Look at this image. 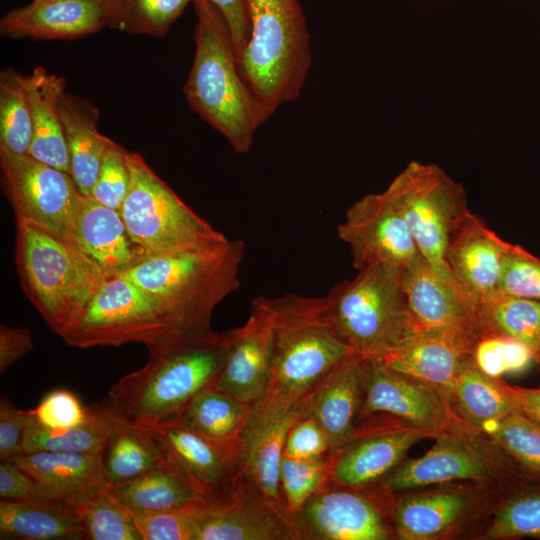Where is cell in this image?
<instances>
[{
	"label": "cell",
	"instance_id": "9a60e30c",
	"mask_svg": "<svg viewBox=\"0 0 540 540\" xmlns=\"http://www.w3.org/2000/svg\"><path fill=\"white\" fill-rule=\"evenodd\" d=\"M394 494L379 485L352 488L327 483L292 517L299 540L396 539Z\"/></svg>",
	"mask_w": 540,
	"mask_h": 540
},
{
	"label": "cell",
	"instance_id": "f907efd6",
	"mask_svg": "<svg viewBox=\"0 0 540 540\" xmlns=\"http://www.w3.org/2000/svg\"><path fill=\"white\" fill-rule=\"evenodd\" d=\"M30 420L29 410L16 407L7 397L0 399V459L9 460L23 453Z\"/></svg>",
	"mask_w": 540,
	"mask_h": 540
},
{
	"label": "cell",
	"instance_id": "9c48e42d",
	"mask_svg": "<svg viewBox=\"0 0 540 540\" xmlns=\"http://www.w3.org/2000/svg\"><path fill=\"white\" fill-rule=\"evenodd\" d=\"M434 440L426 453L417 458H406L377 485L395 494L454 481L508 487L526 478L503 449L471 424L442 431Z\"/></svg>",
	"mask_w": 540,
	"mask_h": 540
},
{
	"label": "cell",
	"instance_id": "cb8c5ba5",
	"mask_svg": "<svg viewBox=\"0 0 540 540\" xmlns=\"http://www.w3.org/2000/svg\"><path fill=\"white\" fill-rule=\"evenodd\" d=\"M272 363V327L258 297L244 325L232 329L224 367L214 386L252 405L266 391Z\"/></svg>",
	"mask_w": 540,
	"mask_h": 540
},
{
	"label": "cell",
	"instance_id": "83f0119b",
	"mask_svg": "<svg viewBox=\"0 0 540 540\" xmlns=\"http://www.w3.org/2000/svg\"><path fill=\"white\" fill-rule=\"evenodd\" d=\"M367 357L351 352L310 392L309 415L327 434L330 450L354 433L362 401Z\"/></svg>",
	"mask_w": 540,
	"mask_h": 540
},
{
	"label": "cell",
	"instance_id": "2e32d148",
	"mask_svg": "<svg viewBox=\"0 0 540 540\" xmlns=\"http://www.w3.org/2000/svg\"><path fill=\"white\" fill-rule=\"evenodd\" d=\"M437 435L386 417L360 421L346 442L328 452L329 483L352 488L374 486L406 459L412 446Z\"/></svg>",
	"mask_w": 540,
	"mask_h": 540
},
{
	"label": "cell",
	"instance_id": "44dd1931",
	"mask_svg": "<svg viewBox=\"0 0 540 540\" xmlns=\"http://www.w3.org/2000/svg\"><path fill=\"white\" fill-rule=\"evenodd\" d=\"M509 245L469 209L456 222L446 262L460 290L476 306L498 292Z\"/></svg>",
	"mask_w": 540,
	"mask_h": 540
},
{
	"label": "cell",
	"instance_id": "8fae6325",
	"mask_svg": "<svg viewBox=\"0 0 540 540\" xmlns=\"http://www.w3.org/2000/svg\"><path fill=\"white\" fill-rule=\"evenodd\" d=\"M492 483L454 481L394 494L391 521L396 539L471 538L502 491Z\"/></svg>",
	"mask_w": 540,
	"mask_h": 540
},
{
	"label": "cell",
	"instance_id": "74e56055",
	"mask_svg": "<svg viewBox=\"0 0 540 540\" xmlns=\"http://www.w3.org/2000/svg\"><path fill=\"white\" fill-rule=\"evenodd\" d=\"M113 423L114 419L99 403L89 406V416L83 423L64 430L47 429L39 424L30 413L23 453L37 451L102 453L112 431Z\"/></svg>",
	"mask_w": 540,
	"mask_h": 540
},
{
	"label": "cell",
	"instance_id": "f6af8a7d",
	"mask_svg": "<svg viewBox=\"0 0 540 540\" xmlns=\"http://www.w3.org/2000/svg\"><path fill=\"white\" fill-rule=\"evenodd\" d=\"M128 150L109 138L90 196L121 211L130 186Z\"/></svg>",
	"mask_w": 540,
	"mask_h": 540
},
{
	"label": "cell",
	"instance_id": "4fadbf2b",
	"mask_svg": "<svg viewBox=\"0 0 540 540\" xmlns=\"http://www.w3.org/2000/svg\"><path fill=\"white\" fill-rule=\"evenodd\" d=\"M309 414V395L291 399L265 392L251 405L235 444L236 482L288 516L280 490V467L287 434Z\"/></svg>",
	"mask_w": 540,
	"mask_h": 540
},
{
	"label": "cell",
	"instance_id": "ba28073f",
	"mask_svg": "<svg viewBox=\"0 0 540 540\" xmlns=\"http://www.w3.org/2000/svg\"><path fill=\"white\" fill-rule=\"evenodd\" d=\"M130 186L121 214L148 258L210 246L227 237L194 212L148 165L128 151Z\"/></svg>",
	"mask_w": 540,
	"mask_h": 540
},
{
	"label": "cell",
	"instance_id": "7c38bea8",
	"mask_svg": "<svg viewBox=\"0 0 540 540\" xmlns=\"http://www.w3.org/2000/svg\"><path fill=\"white\" fill-rule=\"evenodd\" d=\"M0 171L16 225L41 229L76 246L74 226L81 193L70 173L2 147Z\"/></svg>",
	"mask_w": 540,
	"mask_h": 540
},
{
	"label": "cell",
	"instance_id": "3957f363",
	"mask_svg": "<svg viewBox=\"0 0 540 540\" xmlns=\"http://www.w3.org/2000/svg\"><path fill=\"white\" fill-rule=\"evenodd\" d=\"M195 54L183 93L190 108L237 153L250 150L268 114L243 80L227 22L209 0H193Z\"/></svg>",
	"mask_w": 540,
	"mask_h": 540
},
{
	"label": "cell",
	"instance_id": "e575fe53",
	"mask_svg": "<svg viewBox=\"0 0 540 540\" xmlns=\"http://www.w3.org/2000/svg\"><path fill=\"white\" fill-rule=\"evenodd\" d=\"M480 335L493 333L508 337L532 354L540 346V301L496 292L477 305Z\"/></svg>",
	"mask_w": 540,
	"mask_h": 540
},
{
	"label": "cell",
	"instance_id": "8d00e7d4",
	"mask_svg": "<svg viewBox=\"0 0 540 540\" xmlns=\"http://www.w3.org/2000/svg\"><path fill=\"white\" fill-rule=\"evenodd\" d=\"M250 409L251 405L211 385L195 395L175 418L207 438L235 442Z\"/></svg>",
	"mask_w": 540,
	"mask_h": 540
},
{
	"label": "cell",
	"instance_id": "9f6ffc18",
	"mask_svg": "<svg viewBox=\"0 0 540 540\" xmlns=\"http://www.w3.org/2000/svg\"><path fill=\"white\" fill-rule=\"evenodd\" d=\"M534 361L537 363L539 369H540V346H539V349H538V352L534 358Z\"/></svg>",
	"mask_w": 540,
	"mask_h": 540
},
{
	"label": "cell",
	"instance_id": "d6a6232c",
	"mask_svg": "<svg viewBox=\"0 0 540 540\" xmlns=\"http://www.w3.org/2000/svg\"><path fill=\"white\" fill-rule=\"evenodd\" d=\"M472 539H540V481L522 478L506 487Z\"/></svg>",
	"mask_w": 540,
	"mask_h": 540
},
{
	"label": "cell",
	"instance_id": "6da1fadb",
	"mask_svg": "<svg viewBox=\"0 0 540 540\" xmlns=\"http://www.w3.org/2000/svg\"><path fill=\"white\" fill-rule=\"evenodd\" d=\"M232 330L170 336L147 347L149 358L99 402L114 419L136 426L175 418L199 392L214 385L230 348Z\"/></svg>",
	"mask_w": 540,
	"mask_h": 540
},
{
	"label": "cell",
	"instance_id": "7a4b0ae2",
	"mask_svg": "<svg viewBox=\"0 0 540 540\" xmlns=\"http://www.w3.org/2000/svg\"><path fill=\"white\" fill-rule=\"evenodd\" d=\"M241 240L147 258L120 274L141 288L178 334L211 329L212 314L240 286Z\"/></svg>",
	"mask_w": 540,
	"mask_h": 540
},
{
	"label": "cell",
	"instance_id": "d4e9b609",
	"mask_svg": "<svg viewBox=\"0 0 540 540\" xmlns=\"http://www.w3.org/2000/svg\"><path fill=\"white\" fill-rule=\"evenodd\" d=\"M102 453L37 451L11 460L41 484L53 500L76 509L112 486Z\"/></svg>",
	"mask_w": 540,
	"mask_h": 540
},
{
	"label": "cell",
	"instance_id": "ee69618b",
	"mask_svg": "<svg viewBox=\"0 0 540 540\" xmlns=\"http://www.w3.org/2000/svg\"><path fill=\"white\" fill-rule=\"evenodd\" d=\"M471 360L485 374L500 378L521 370L533 357L525 346L508 337L483 333L475 341Z\"/></svg>",
	"mask_w": 540,
	"mask_h": 540
},
{
	"label": "cell",
	"instance_id": "603a6c76",
	"mask_svg": "<svg viewBox=\"0 0 540 540\" xmlns=\"http://www.w3.org/2000/svg\"><path fill=\"white\" fill-rule=\"evenodd\" d=\"M403 290L416 331H463L480 335L477 306L423 257L404 268Z\"/></svg>",
	"mask_w": 540,
	"mask_h": 540
},
{
	"label": "cell",
	"instance_id": "f546056e",
	"mask_svg": "<svg viewBox=\"0 0 540 540\" xmlns=\"http://www.w3.org/2000/svg\"><path fill=\"white\" fill-rule=\"evenodd\" d=\"M70 174L82 195L90 196L109 138L98 130L100 112L91 101L65 91L59 99Z\"/></svg>",
	"mask_w": 540,
	"mask_h": 540
},
{
	"label": "cell",
	"instance_id": "ab89813d",
	"mask_svg": "<svg viewBox=\"0 0 540 540\" xmlns=\"http://www.w3.org/2000/svg\"><path fill=\"white\" fill-rule=\"evenodd\" d=\"M33 128L22 74L13 69L0 73V147L28 154Z\"/></svg>",
	"mask_w": 540,
	"mask_h": 540
},
{
	"label": "cell",
	"instance_id": "d590c367",
	"mask_svg": "<svg viewBox=\"0 0 540 540\" xmlns=\"http://www.w3.org/2000/svg\"><path fill=\"white\" fill-rule=\"evenodd\" d=\"M102 454L112 486L167 466L159 449L143 428L117 419H114Z\"/></svg>",
	"mask_w": 540,
	"mask_h": 540
},
{
	"label": "cell",
	"instance_id": "5b68a950",
	"mask_svg": "<svg viewBox=\"0 0 540 540\" xmlns=\"http://www.w3.org/2000/svg\"><path fill=\"white\" fill-rule=\"evenodd\" d=\"M258 298L272 327L271 373L265 392L303 398L352 351L333 328L325 295Z\"/></svg>",
	"mask_w": 540,
	"mask_h": 540
},
{
	"label": "cell",
	"instance_id": "277c9868",
	"mask_svg": "<svg viewBox=\"0 0 540 540\" xmlns=\"http://www.w3.org/2000/svg\"><path fill=\"white\" fill-rule=\"evenodd\" d=\"M16 226L14 260L21 289L49 328L63 338L108 276L78 247L41 229Z\"/></svg>",
	"mask_w": 540,
	"mask_h": 540
},
{
	"label": "cell",
	"instance_id": "7402d4cb",
	"mask_svg": "<svg viewBox=\"0 0 540 540\" xmlns=\"http://www.w3.org/2000/svg\"><path fill=\"white\" fill-rule=\"evenodd\" d=\"M478 337L463 331L419 330L374 360L430 384L447 396L457 373L471 360Z\"/></svg>",
	"mask_w": 540,
	"mask_h": 540
},
{
	"label": "cell",
	"instance_id": "60d3db41",
	"mask_svg": "<svg viewBox=\"0 0 540 540\" xmlns=\"http://www.w3.org/2000/svg\"><path fill=\"white\" fill-rule=\"evenodd\" d=\"M484 432L512 458L526 478L540 481L538 423L521 413H513L490 425Z\"/></svg>",
	"mask_w": 540,
	"mask_h": 540
},
{
	"label": "cell",
	"instance_id": "bcb514c9",
	"mask_svg": "<svg viewBox=\"0 0 540 540\" xmlns=\"http://www.w3.org/2000/svg\"><path fill=\"white\" fill-rule=\"evenodd\" d=\"M498 292L540 301V258L522 246L510 243Z\"/></svg>",
	"mask_w": 540,
	"mask_h": 540
},
{
	"label": "cell",
	"instance_id": "f35d334b",
	"mask_svg": "<svg viewBox=\"0 0 540 540\" xmlns=\"http://www.w3.org/2000/svg\"><path fill=\"white\" fill-rule=\"evenodd\" d=\"M193 0H100L105 27L163 37Z\"/></svg>",
	"mask_w": 540,
	"mask_h": 540
},
{
	"label": "cell",
	"instance_id": "816d5d0a",
	"mask_svg": "<svg viewBox=\"0 0 540 540\" xmlns=\"http://www.w3.org/2000/svg\"><path fill=\"white\" fill-rule=\"evenodd\" d=\"M1 500H53L45 488L20 468L13 460L0 463Z\"/></svg>",
	"mask_w": 540,
	"mask_h": 540
},
{
	"label": "cell",
	"instance_id": "f1b7e54d",
	"mask_svg": "<svg viewBox=\"0 0 540 540\" xmlns=\"http://www.w3.org/2000/svg\"><path fill=\"white\" fill-rule=\"evenodd\" d=\"M22 80L30 105L32 142L28 154L57 169L70 173L69 154L63 134L59 99L66 91L65 78L41 66Z\"/></svg>",
	"mask_w": 540,
	"mask_h": 540
},
{
	"label": "cell",
	"instance_id": "db71d44e",
	"mask_svg": "<svg viewBox=\"0 0 540 540\" xmlns=\"http://www.w3.org/2000/svg\"><path fill=\"white\" fill-rule=\"evenodd\" d=\"M34 347L31 331L26 327L0 325V372H4Z\"/></svg>",
	"mask_w": 540,
	"mask_h": 540
},
{
	"label": "cell",
	"instance_id": "f5cc1de1",
	"mask_svg": "<svg viewBox=\"0 0 540 540\" xmlns=\"http://www.w3.org/2000/svg\"><path fill=\"white\" fill-rule=\"evenodd\" d=\"M223 14L231 33L237 62L250 38V23L246 14L243 0H209Z\"/></svg>",
	"mask_w": 540,
	"mask_h": 540
},
{
	"label": "cell",
	"instance_id": "484cf974",
	"mask_svg": "<svg viewBox=\"0 0 540 540\" xmlns=\"http://www.w3.org/2000/svg\"><path fill=\"white\" fill-rule=\"evenodd\" d=\"M103 28L100 0H32L0 20L1 35L13 39L71 40Z\"/></svg>",
	"mask_w": 540,
	"mask_h": 540
},
{
	"label": "cell",
	"instance_id": "52a82bcc",
	"mask_svg": "<svg viewBox=\"0 0 540 540\" xmlns=\"http://www.w3.org/2000/svg\"><path fill=\"white\" fill-rule=\"evenodd\" d=\"M403 270L368 267L325 294L333 328L352 352L374 359L416 332L405 301Z\"/></svg>",
	"mask_w": 540,
	"mask_h": 540
},
{
	"label": "cell",
	"instance_id": "7bdbcfd3",
	"mask_svg": "<svg viewBox=\"0 0 540 540\" xmlns=\"http://www.w3.org/2000/svg\"><path fill=\"white\" fill-rule=\"evenodd\" d=\"M327 483H329L328 453L310 459L283 455L280 467V490L285 510L291 521L293 515L308 499Z\"/></svg>",
	"mask_w": 540,
	"mask_h": 540
},
{
	"label": "cell",
	"instance_id": "30bf717a",
	"mask_svg": "<svg viewBox=\"0 0 540 540\" xmlns=\"http://www.w3.org/2000/svg\"><path fill=\"white\" fill-rule=\"evenodd\" d=\"M384 194L403 218L422 257L458 287L445 256L456 222L469 209L464 187L439 166L412 161Z\"/></svg>",
	"mask_w": 540,
	"mask_h": 540
},
{
	"label": "cell",
	"instance_id": "b9f144b4",
	"mask_svg": "<svg viewBox=\"0 0 540 540\" xmlns=\"http://www.w3.org/2000/svg\"><path fill=\"white\" fill-rule=\"evenodd\" d=\"M112 487V486H111ZM111 487L76 508L86 540H143L131 512Z\"/></svg>",
	"mask_w": 540,
	"mask_h": 540
},
{
	"label": "cell",
	"instance_id": "4316f807",
	"mask_svg": "<svg viewBox=\"0 0 540 540\" xmlns=\"http://www.w3.org/2000/svg\"><path fill=\"white\" fill-rule=\"evenodd\" d=\"M74 237L76 246L108 277L120 275L148 258L130 236L121 212L91 196H80Z\"/></svg>",
	"mask_w": 540,
	"mask_h": 540
},
{
	"label": "cell",
	"instance_id": "c3c4849f",
	"mask_svg": "<svg viewBox=\"0 0 540 540\" xmlns=\"http://www.w3.org/2000/svg\"><path fill=\"white\" fill-rule=\"evenodd\" d=\"M197 502L166 512L133 516L143 540H194L193 508Z\"/></svg>",
	"mask_w": 540,
	"mask_h": 540
},
{
	"label": "cell",
	"instance_id": "5bb4252c",
	"mask_svg": "<svg viewBox=\"0 0 540 540\" xmlns=\"http://www.w3.org/2000/svg\"><path fill=\"white\" fill-rule=\"evenodd\" d=\"M179 335L157 305L122 275L108 277L77 325L62 339L71 347L152 346Z\"/></svg>",
	"mask_w": 540,
	"mask_h": 540
},
{
	"label": "cell",
	"instance_id": "e0dca14e",
	"mask_svg": "<svg viewBox=\"0 0 540 540\" xmlns=\"http://www.w3.org/2000/svg\"><path fill=\"white\" fill-rule=\"evenodd\" d=\"M386 417L440 433L469 424L438 388L367 358L357 423Z\"/></svg>",
	"mask_w": 540,
	"mask_h": 540
},
{
	"label": "cell",
	"instance_id": "11a10c76",
	"mask_svg": "<svg viewBox=\"0 0 540 540\" xmlns=\"http://www.w3.org/2000/svg\"><path fill=\"white\" fill-rule=\"evenodd\" d=\"M519 413L540 425V387L526 388L509 385Z\"/></svg>",
	"mask_w": 540,
	"mask_h": 540
},
{
	"label": "cell",
	"instance_id": "7dc6e473",
	"mask_svg": "<svg viewBox=\"0 0 540 540\" xmlns=\"http://www.w3.org/2000/svg\"><path fill=\"white\" fill-rule=\"evenodd\" d=\"M29 412L42 426L50 430H64L83 423L89 416L79 398L66 389L47 393Z\"/></svg>",
	"mask_w": 540,
	"mask_h": 540
},
{
	"label": "cell",
	"instance_id": "d6986e66",
	"mask_svg": "<svg viewBox=\"0 0 540 540\" xmlns=\"http://www.w3.org/2000/svg\"><path fill=\"white\" fill-rule=\"evenodd\" d=\"M337 234L349 246L357 271L376 265L404 269L422 258L406 223L384 192L354 202L337 226Z\"/></svg>",
	"mask_w": 540,
	"mask_h": 540
},
{
	"label": "cell",
	"instance_id": "8992f818",
	"mask_svg": "<svg viewBox=\"0 0 540 540\" xmlns=\"http://www.w3.org/2000/svg\"><path fill=\"white\" fill-rule=\"evenodd\" d=\"M250 38L240 74L270 117L299 97L311 66L310 36L297 0H243Z\"/></svg>",
	"mask_w": 540,
	"mask_h": 540
},
{
	"label": "cell",
	"instance_id": "ac0fdd59",
	"mask_svg": "<svg viewBox=\"0 0 540 540\" xmlns=\"http://www.w3.org/2000/svg\"><path fill=\"white\" fill-rule=\"evenodd\" d=\"M150 436L167 466L208 500L227 497L236 482L235 442L207 438L177 418L140 426Z\"/></svg>",
	"mask_w": 540,
	"mask_h": 540
},
{
	"label": "cell",
	"instance_id": "1f68e13d",
	"mask_svg": "<svg viewBox=\"0 0 540 540\" xmlns=\"http://www.w3.org/2000/svg\"><path fill=\"white\" fill-rule=\"evenodd\" d=\"M509 385L485 374L469 360L457 373L447 398L462 420L484 431L499 420L519 413Z\"/></svg>",
	"mask_w": 540,
	"mask_h": 540
},
{
	"label": "cell",
	"instance_id": "4dcf8cb0",
	"mask_svg": "<svg viewBox=\"0 0 540 540\" xmlns=\"http://www.w3.org/2000/svg\"><path fill=\"white\" fill-rule=\"evenodd\" d=\"M1 540H84L85 531L75 508L49 500H1Z\"/></svg>",
	"mask_w": 540,
	"mask_h": 540
},
{
	"label": "cell",
	"instance_id": "681fc988",
	"mask_svg": "<svg viewBox=\"0 0 540 540\" xmlns=\"http://www.w3.org/2000/svg\"><path fill=\"white\" fill-rule=\"evenodd\" d=\"M330 450V444L324 429L309 414L299 419L289 430L283 455L310 459L323 456Z\"/></svg>",
	"mask_w": 540,
	"mask_h": 540
},
{
	"label": "cell",
	"instance_id": "836d02e7",
	"mask_svg": "<svg viewBox=\"0 0 540 540\" xmlns=\"http://www.w3.org/2000/svg\"><path fill=\"white\" fill-rule=\"evenodd\" d=\"M111 490L133 516L184 508L206 499L168 466L114 485Z\"/></svg>",
	"mask_w": 540,
	"mask_h": 540
},
{
	"label": "cell",
	"instance_id": "ffe728a7",
	"mask_svg": "<svg viewBox=\"0 0 540 540\" xmlns=\"http://www.w3.org/2000/svg\"><path fill=\"white\" fill-rule=\"evenodd\" d=\"M193 515L194 540H299L285 516L237 482L223 499L198 501Z\"/></svg>",
	"mask_w": 540,
	"mask_h": 540
}]
</instances>
